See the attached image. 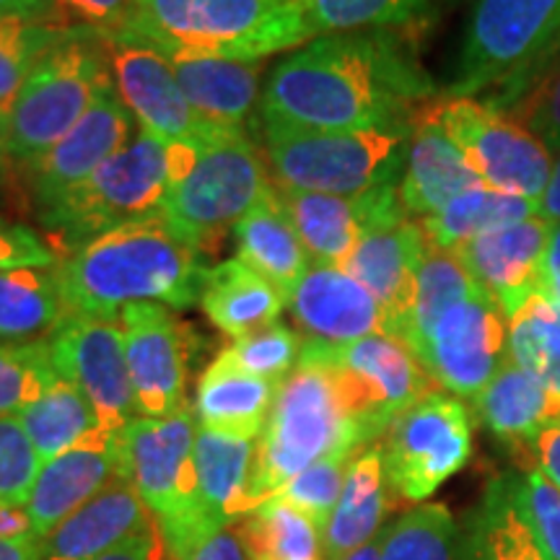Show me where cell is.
I'll return each mask as SVG.
<instances>
[{
	"mask_svg": "<svg viewBox=\"0 0 560 560\" xmlns=\"http://www.w3.org/2000/svg\"><path fill=\"white\" fill-rule=\"evenodd\" d=\"M346 560H382V550H380V537L376 540H371L369 545H363L355 552H350Z\"/></svg>",
	"mask_w": 560,
	"mask_h": 560,
	"instance_id": "57",
	"label": "cell"
},
{
	"mask_svg": "<svg viewBox=\"0 0 560 560\" xmlns=\"http://www.w3.org/2000/svg\"><path fill=\"white\" fill-rule=\"evenodd\" d=\"M429 240L416 219L376 229L361 240L346 268L382 306L387 335L402 338L418 289V270Z\"/></svg>",
	"mask_w": 560,
	"mask_h": 560,
	"instance_id": "22",
	"label": "cell"
},
{
	"mask_svg": "<svg viewBox=\"0 0 560 560\" xmlns=\"http://www.w3.org/2000/svg\"><path fill=\"white\" fill-rule=\"evenodd\" d=\"M252 465H255V441L231 439L198 425L195 472H198L202 516L213 535L249 514Z\"/></svg>",
	"mask_w": 560,
	"mask_h": 560,
	"instance_id": "30",
	"label": "cell"
},
{
	"mask_svg": "<svg viewBox=\"0 0 560 560\" xmlns=\"http://www.w3.org/2000/svg\"><path fill=\"white\" fill-rule=\"evenodd\" d=\"M107 60L117 96L138 120L140 130L151 132L164 143L200 140L219 125L202 120L187 102L172 62L164 55L143 45H122L104 39Z\"/></svg>",
	"mask_w": 560,
	"mask_h": 560,
	"instance_id": "17",
	"label": "cell"
},
{
	"mask_svg": "<svg viewBox=\"0 0 560 560\" xmlns=\"http://www.w3.org/2000/svg\"><path fill=\"white\" fill-rule=\"evenodd\" d=\"M550 234L552 223L532 215L527 221L488 231L454 255L511 319L532 296L542 293Z\"/></svg>",
	"mask_w": 560,
	"mask_h": 560,
	"instance_id": "19",
	"label": "cell"
},
{
	"mask_svg": "<svg viewBox=\"0 0 560 560\" xmlns=\"http://www.w3.org/2000/svg\"><path fill=\"white\" fill-rule=\"evenodd\" d=\"M532 452H535L537 470L560 490V420L548 423L532 439Z\"/></svg>",
	"mask_w": 560,
	"mask_h": 560,
	"instance_id": "51",
	"label": "cell"
},
{
	"mask_svg": "<svg viewBox=\"0 0 560 560\" xmlns=\"http://www.w3.org/2000/svg\"><path fill=\"white\" fill-rule=\"evenodd\" d=\"M50 9V0H0V16L39 19Z\"/></svg>",
	"mask_w": 560,
	"mask_h": 560,
	"instance_id": "56",
	"label": "cell"
},
{
	"mask_svg": "<svg viewBox=\"0 0 560 560\" xmlns=\"http://www.w3.org/2000/svg\"><path fill=\"white\" fill-rule=\"evenodd\" d=\"M202 312L234 340L276 325L289 301L268 278L242 260L210 265L200 296Z\"/></svg>",
	"mask_w": 560,
	"mask_h": 560,
	"instance_id": "31",
	"label": "cell"
},
{
	"mask_svg": "<svg viewBox=\"0 0 560 560\" xmlns=\"http://www.w3.org/2000/svg\"><path fill=\"white\" fill-rule=\"evenodd\" d=\"M542 293L550 301H560V223L552 226L548 257H545V285Z\"/></svg>",
	"mask_w": 560,
	"mask_h": 560,
	"instance_id": "55",
	"label": "cell"
},
{
	"mask_svg": "<svg viewBox=\"0 0 560 560\" xmlns=\"http://www.w3.org/2000/svg\"><path fill=\"white\" fill-rule=\"evenodd\" d=\"M73 317L58 265L0 272V340H45Z\"/></svg>",
	"mask_w": 560,
	"mask_h": 560,
	"instance_id": "32",
	"label": "cell"
},
{
	"mask_svg": "<svg viewBox=\"0 0 560 560\" xmlns=\"http://www.w3.org/2000/svg\"><path fill=\"white\" fill-rule=\"evenodd\" d=\"M55 371L96 412L100 429L117 433L138 418L120 322L73 317L47 338Z\"/></svg>",
	"mask_w": 560,
	"mask_h": 560,
	"instance_id": "15",
	"label": "cell"
},
{
	"mask_svg": "<svg viewBox=\"0 0 560 560\" xmlns=\"http://www.w3.org/2000/svg\"><path fill=\"white\" fill-rule=\"evenodd\" d=\"M187 102L202 120L244 130L260 109V62L244 60H170Z\"/></svg>",
	"mask_w": 560,
	"mask_h": 560,
	"instance_id": "28",
	"label": "cell"
},
{
	"mask_svg": "<svg viewBox=\"0 0 560 560\" xmlns=\"http://www.w3.org/2000/svg\"><path fill=\"white\" fill-rule=\"evenodd\" d=\"M475 412L495 439L509 444H532L548 423L560 420V395L522 369L514 359H503L478 397Z\"/></svg>",
	"mask_w": 560,
	"mask_h": 560,
	"instance_id": "29",
	"label": "cell"
},
{
	"mask_svg": "<svg viewBox=\"0 0 560 560\" xmlns=\"http://www.w3.org/2000/svg\"><path fill=\"white\" fill-rule=\"evenodd\" d=\"M132 122L136 120L117 96V89L109 86L60 143H55L34 164L24 166L37 213L52 208L81 182H86L104 161L120 153L136 138Z\"/></svg>",
	"mask_w": 560,
	"mask_h": 560,
	"instance_id": "18",
	"label": "cell"
},
{
	"mask_svg": "<svg viewBox=\"0 0 560 560\" xmlns=\"http://www.w3.org/2000/svg\"><path fill=\"white\" fill-rule=\"evenodd\" d=\"M537 215L542 221H548L556 226L560 223V145L552 151V172H550V182L545 187L542 198L537 200Z\"/></svg>",
	"mask_w": 560,
	"mask_h": 560,
	"instance_id": "53",
	"label": "cell"
},
{
	"mask_svg": "<svg viewBox=\"0 0 560 560\" xmlns=\"http://www.w3.org/2000/svg\"><path fill=\"white\" fill-rule=\"evenodd\" d=\"M420 366L441 389L475 400L509 353V319L480 285L412 322L402 335Z\"/></svg>",
	"mask_w": 560,
	"mask_h": 560,
	"instance_id": "10",
	"label": "cell"
},
{
	"mask_svg": "<svg viewBox=\"0 0 560 560\" xmlns=\"http://www.w3.org/2000/svg\"><path fill=\"white\" fill-rule=\"evenodd\" d=\"M115 86L104 39L66 32L42 55L5 112L9 156L30 166L60 143L94 102Z\"/></svg>",
	"mask_w": 560,
	"mask_h": 560,
	"instance_id": "9",
	"label": "cell"
},
{
	"mask_svg": "<svg viewBox=\"0 0 560 560\" xmlns=\"http://www.w3.org/2000/svg\"><path fill=\"white\" fill-rule=\"evenodd\" d=\"M9 143H5V115L0 112V172H3L5 161H9Z\"/></svg>",
	"mask_w": 560,
	"mask_h": 560,
	"instance_id": "58",
	"label": "cell"
},
{
	"mask_svg": "<svg viewBox=\"0 0 560 560\" xmlns=\"http://www.w3.org/2000/svg\"><path fill=\"white\" fill-rule=\"evenodd\" d=\"M429 109L482 187L532 202L542 198L552 172V151L540 136L509 112L475 96H436Z\"/></svg>",
	"mask_w": 560,
	"mask_h": 560,
	"instance_id": "12",
	"label": "cell"
},
{
	"mask_svg": "<svg viewBox=\"0 0 560 560\" xmlns=\"http://www.w3.org/2000/svg\"><path fill=\"white\" fill-rule=\"evenodd\" d=\"M16 418L42 462L73 450L94 431H102L86 397L66 380L55 382L37 402L21 410Z\"/></svg>",
	"mask_w": 560,
	"mask_h": 560,
	"instance_id": "35",
	"label": "cell"
},
{
	"mask_svg": "<svg viewBox=\"0 0 560 560\" xmlns=\"http://www.w3.org/2000/svg\"><path fill=\"white\" fill-rule=\"evenodd\" d=\"M312 39L301 0H136L109 42L151 47L166 60L260 62Z\"/></svg>",
	"mask_w": 560,
	"mask_h": 560,
	"instance_id": "3",
	"label": "cell"
},
{
	"mask_svg": "<svg viewBox=\"0 0 560 560\" xmlns=\"http://www.w3.org/2000/svg\"><path fill=\"white\" fill-rule=\"evenodd\" d=\"M301 350L330 369L340 400L369 446L387 433L392 420L431 395L429 371L395 335H369L346 346L304 340Z\"/></svg>",
	"mask_w": 560,
	"mask_h": 560,
	"instance_id": "11",
	"label": "cell"
},
{
	"mask_svg": "<svg viewBox=\"0 0 560 560\" xmlns=\"http://www.w3.org/2000/svg\"><path fill=\"white\" fill-rule=\"evenodd\" d=\"M136 0H50L39 16L55 32H86L102 39H115L125 30Z\"/></svg>",
	"mask_w": 560,
	"mask_h": 560,
	"instance_id": "45",
	"label": "cell"
},
{
	"mask_svg": "<svg viewBox=\"0 0 560 560\" xmlns=\"http://www.w3.org/2000/svg\"><path fill=\"white\" fill-rule=\"evenodd\" d=\"M382 454L392 490L402 501H425L470 459V412L459 397L431 392L392 420Z\"/></svg>",
	"mask_w": 560,
	"mask_h": 560,
	"instance_id": "13",
	"label": "cell"
},
{
	"mask_svg": "<svg viewBox=\"0 0 560 560\" xmlns=\"http://www.w3.org/2000/svg\"><path fill=\"white\" fill-rule=\"evenodd\" d=\"M301 348H304L301 335L293 332L291 327L278 325V322L265 330L244 335L229 346L231 355L244 371L276 384H283L285 376L296 369Z\"/></svg>",
	"mask_w": 560,
	"mask_h": 560,
	"instance_id": "43",
	"label": "cell"
},
{
	"mask_svg": "<svg viewBox=\"0 0 560 560\" xmlns=\"http://www.w3.org/2000/svg\"><path fill=\"white\" fill-rule=\"evenodd\" d=\"M516 501L552 560H560V490L537 470L516 478Z\"/></svg>",
	"mask_w": 560,
	"mask_h": 560,
	"instance_id": "47",
	"label": "cell"
},
{
	"mask_svg": "<svg viewBox=\"0 0 560 560\" xmlns=\"http://www.w3.org/2000/svg\"><path fill=\"white\" fill-rule=\"evenodd\" d=\"M231 234H234L236 260L268 278L289 301L301 278L310 272L312 257L278 198L276 182L262 195V200L242 221H236Z\"/></svg>",
	"mask_w": 560,
	"mask_h": 560,
	"instance_id": "26",
	"label": "cell"
},
{
	"mask_svg": "<svg viewBox=\"0 0 560 560\" xmlns=\"http://www.w3.org/2000/svg\"><path fill=\"white\" fill-rule=\"evenodd\" d=\"M480 179L452 143L450 136L433 120L429 104L412 117V132L405 153L400 177V200L410 219H429L450 206L462 192L478 187Z\"/></svg>",
	"mask_w": 560,
	"mask_h": 560,
	"instance_id": "23",
	"label": "cell"
},
{
	"mask_svg": "<svg viewBox=\"0 0 560 560\" xmlns=\"http://www.w3.org/2000/svg\"><path fill=\"white\" fill-rule=\"evenodd\" d=\"M198 418L190 405L170 418H132L117 431L120 480L156 516L174 560H187L213 537L200 509L195 472Z\"/></svg>",
	"mask_w": 560,
	"mask_h": 560,
	"instance_id": "6",
	"label": "cell"
},
{
	"mask_svg": "<svg viewBox=\"0 0 560 560\" xmlns=\"http://www.w3.org/2000/svg\"><path fill=\"white\" fill-rule=\"evenodd\" d=\"M240 537L249 560H325L317 524L283 499H270L249 511Z\"/></svg>",
	"mask_w": 560,
	"mask_h": 560,
	"instance_id": "36",
	"label": "cell"
},
{
	"mask_svg": "<svg viewBox=\"0 0 560 560\" xmlns=\"http://www.w3.org/2000/svg\"><path fill=\"white\" fill-rule=\"evenodd\" d=\"M166 164L170 187L161 213L200 249L234 229L272 185L268 159L247 130L215 128L200 140L166 143Z\"/></svg>",
	"mask_w": 560,
	"mask_h": 560,
	"instance_id": "5",
	"label": "cell"
},
{
	"mask_svg": "<svg viewBox=\"0 0 560 560\" xmlns=\"http://www.w3.org/2000/svg\"><path fill=\"white\" fill-rule=\"evenodd\" d=\"M560 58V16H558V21H556V26H552V32H550V37L545 39V45L540 47V52L535 55V58H532V62L527 68L522 70L520 75H516V79H511L509 83H503L501 89H495L493 91V96H488V104L490 107H495V109H506L511 102L516 100V96L522 94L524 89L529 86L532 81L537 79V75L542 73L545 68H550L552 62H556Z\"/></svg>",
	"mask_w": 560,
	"mask_h": 560,
	"instance_id": "49",
	"label": "cell"
},
{
	"mask_svg": "<svg viewBox=\"0 0 560 560\" xmlns=\"http://www.w3.org/2000/svg\"><path fill=\"white\" fill-rule=\"evenodd\" d=\"M285 310L299 325L301 340L322 346H346L369 335H387L382 306L366 285L332 265L312 262Z\"/></svg>",
	"mask_w": 560,
	"mask_h": 560,
	"instance_id": "21",
	"label": "cell"
},
{
	"mask_svg": "<svg viewBox=\"0 0 560 560\" xmlns=\"http://www.w3.org/2000/svg\"><path fill=\"white\" fill-rule=\"evenodd\" d=\"M382 560H467V537L444 503H420L380 535Z\"/></svg>",
	"mask_w": 560,
	"mask_h": 560,
	"instance_id": "37",
	"label": "cell"
},
{
	"mask_svg": "<svg viewBox=\"0 0 560 560\" xmlns=\"http://www.w3.org/2000/svg\"><path fill=\"white\" fill-rule=\"evenodd\" d=\"M3 223H5V221H3V219H0V226H3Z\"/></svg>",
	"mask_w": 560,
	"mask_h": 560,
	"instance_id": "59",
	"label": "cell"
},
{
	"mask_svg": "<svg viewBox=\"0 0 560 560\" xmlns=\"http://www.w3.org/2000/svg\"><path fill=\"white\" fill-rule=\"evenodd\" d=\"M532 215H537V202L478 185L454 198L439 213L429 215V219H418V223L433 247L457 252L488 231L527 221Z\"/></svg>",
	"mask_w": 560,
	"mask_h": 560,
	"instance_id": "34",
	"label": "cell"
},
{
	"mask_svg": "<svg viewBox=\"0 0 560 560\" xmlns=\"http://www.w3.org/2000/svg\"><path fill=\"white\" fill-rule=\"evenodd\" d=\"M153 524L156 516L136 490L115 480L45 537L42 560H94Z\"/></svg>",
	"mask_w": 560,
	"mask_h": 560,
	"instance_id": "24",
	"label": "cell"
},
{
	"mask_svg": "<svg viewBox=\"0 0 560 560\" xmlns=\"http://www.w3.org/2000/svg\"><path fill=\"white\" fill-rule=\"evenodd\" d=\"M433 94L436 83L395 30L325 34L270 70L257 117L306 130L412 128Z\"/></svg>",
	"mask_w": 560,
	"mask_h": 560,
	"instance_id": "1",
	"label": "cell"
},
{
	"mask_svg": "<svg viewBox=\"0 0 560 560\" xmlns=\"http://www.w3.org/2000/svg\"><path fill=\"white\" fill-rule=\"evenodd\" d=\"M42 459L16 416L0 418V509L26 506Z\"/></svg>",
	"mask_w": 560,
	"mask_h": 560,
	"instance_id": "44",
	"label": "cell"
},
{
	"mask_svg": "<svg viewBox=\"0 0 560 560\" xmlns=\"http://www.w3.org/2000/svg\"><path fill=\"white\" fill-rule=\"evenodd\" d=\"M58 380L47 338L0 346V418L19 416Z\"/></svg>",
	"mask_w": 560,
	"mask_h": 560,
	"instance_id": "40",
	"label": "cell"
},
{
	"mask_svg": "<svg viewBox=\"0 0 560 560\" xmlns=\"http://www.w3.org/2000/svg\"><path fill=\"white\" fill-rule=\"evenodd\" d=\"M66 32L42 19L0 16V112H9L34 66Z\"/></svg>",
	"mask_w": 560,
	"mask_h": 560,
	"instance_id": "41",
	"label": "cell"
},
{
	"mask_svg": "<svg viewBox=\"0 0 560 560\" xmlns=\"http://www.w3.org/2000/svg\"><path fill=\"white\" fill-rule=\"evenodd\" d=\"M206 255L164 213L125 223L58 262L75 317L120 319L132 304L190 310L206 285Z\"/></svg>",
	"mask_w": 560,
	"mask_h": 560,
	"instance_id": "2",
	"label": "cell"
},
{
	"mask_svg": "<svg viewBox=\"0 0 560 560\" xmlns=\"http://www.w3.org/2000/svg\"><path fill=\"white\" fill-rule=\"evenodd\" d=\"M276 185L293 190L355 195L400 182L412 128L306 130L255 117Z\"/></svg>",
	"mask_w": 560,
	"mask_h": 560,
	"instance_id": "7",
	"label": "cell"
},
{
	"mask_svg": "<svg viewBox=\"0 0 560 560\" xmlns=\"http://www.w3.org/2000/svg\"><path fill=\"white\" fill-rule=\"evenodd\" d=\"M138 416L170 418L185 408L195 332L164 304H132L120 314Z\"/></svg>",
	"mask_w": 560,
	"mask_h": 560,
	"instance_id": "16",
	"label": "cell"
},
{
	"mask_svg": "<svg viewBox=\"0 0 560 560\" xmlns=\"http://www.w3.org/2000/svg\"><path fill=\"white\" fill-rule=\"evenodd\" d=\"M58 262L55 249L47 247L37 231L19 226V223L0 226V272L19 268H52Z\"/></svg>",
	"mask_w": 560,
	"mask_h": 560,
	"instance_id": "48",
	"label": "cell"
},
{
	"mask_svg": "<svg viewBox=\"0 0 560 560\" xmlns=\"http://www.w3.org/2000/svg\"><path fill=\"white\" fill-rule=\"evenodd\" d=\"M115 480H120V452L117 433L109 431H94L73 450L42 462L24 506L32 532L45 540L58 524L86 506Z\"/></svg>",
	"mask_w": 560,
	"mask_h": 560,
	"instance_id": "20",
	"label": "cell"
},
{
	"mask_svg": "<svg viewBox=\"0 0 560 560\" xmlns=\"http://www.w3.org/2000/svg\"><path fill=\"white\" fill-rule=\"evenodd\" d=\"M353 459V452H338L314 462V465L306 467L304 472H299L289 486L280 490L276 499H283L293 509H299L301 514L310 516L322 532L327 527V522H330L335 506H338L342 486H346L348 467Z\"/></svg>",
	"mask_w": 560,
	"mask_h": 560,
	"instance_id": "42",
	"label": "cell"
},
{
	"mask_svg": "<svg viewBox=\"0 0 560 560\" xmlns=\"http://www.w3.org/2000/svg\"><path fill=\"white\" fill-rule=\"evenodd\" d=\"M389 490L382 444H371L350 462L338 506L322 529L325 560H346L350 552L380 537L389 511Z\"/></svg>",
	"mask_w": 560,
	"mask_h": 560,
	"instance_id": "27",
	"label": "cell"
},
{
	"mask_svg": "<svg viewBox=\"0 0 560 560\" xmlns=\"http://www.w3.org/2000/svg\"><path fill=\"white\" fill-rule=\"evenodd\" d=\"M558 16L560 0H478L446 96H475L516 79L540 52Z\"/></svg>",
	"mask_w": 560,
	"mask_h": 560,
	"instance_id": "14",
	"label": "cell"
},
{
	"mask_svg": "<svg viewBox=\"0 0 560 560\" xmlns=\"http://www.w3.org/2000/svg\"><path fill=\"white\" fill-rule=\"evenodd\" d=\"M467 560H552L516 501V475L490 480L467 535Z\"/></svg>",
	"mask_w": 560,
	"mask_h": 560,
	"instance_id": "33",
	"label": "cell"
},
{
	"mask_svg": "<svg viewBox=\"0 0 560 560\" xmlns=\"http://www.w3.org/2000/svg\"><path fill=\"white\" fill-rule=\"evenodd\" d=\"M503 112H509L524 128L540 136L550 151H556L560 145V58L545 68Z\"/></svg>",
	"mask_w": 560,
	"mask_h": 560,
	"instance_id": "46",
	"label": "cell"
},
{
	"mask_svg": "<svg viewBox=\"0 0 560 560\" xmlns=\"http://www.w3.org/2000/svg\"><path fill=\"white\" fill-rule=\"evenodd\" d=\"M187 560H249V556L240 532L221 529L219 535L210 537V540L202 542L200 548H195L192 556Z\"/></svg>",
	"mask_w": 560,
	"mask_h": 560,
	"instance_id": "52",
	"label": "cell"
},
{
	"mask_svg": "<svg viewBox=\"0 0 560 560\" xmlns=\"http://www.w3.org/2000/svg\"><path fill=\"white\" fill-rule=\"evenodd\" d=\"M509 359L560 395V310L545 293L509 319Z\"/></svg>",
	"mask_w": 560,
	"mask_h": 560,
	"instance_id": "39",
	"label": "cell"
},
{
	"mask_svg": "<svg viewBox=\"0 0 560 560\" xmlns=\"http://www.w3.org/2000/svg\"><path fill=\"white\" fill-rule=\"evenodd\" d=\"M366 446L340 400L330 369L301 350L296 369L278 387L268 423L255 444L249 511L276 499L314 462L338 452L359 454Z\"/></svg>",
	"mask_w": 560,
	"mask_h": 560,
	"instance_id": "4",
	"label": "cell"
},
{
	"mask_svg": "<svg viewBox=\"0 0 560 560\" xmlns=\"http://www.w3.org/2000/svg\"><path fill=\"white\" fill-rule=\"evenodd\" d=\"M312 37L369 30H402L429 21L431 0H301Z\"/></svg>",
	"mask_w": 560,
	"mask_h": 560,
	"instance_id": "38",
	"label": "cell"
},
{
	"mask_svg": "<svg viewBox=\"0 0 560 560\" xmlns=\"http://www.w3.org/2000/svg\"><path fill=\"white\" fill-rule=\"evenodd\" d=\"M94 560H174L170 552V545H166L164 532H161L159 522L153 524L151 529L140 532V535L130 537L128 542L117 545L104 552V556Z\"/></svg>",
	"mask_w": 560,
	"mask_h": 560,
	"instance_id": "50",
	"label": "cell"
},
{
	"mask_svg": "<svg viewBox=\"0 0 560 560\" xmlns=\"http://www.w3.org/2000/svg\"><path fill=\"white\" fill-rule=\"evenodd\" d=\"M170 187L166 143L138 130L120 153L96 170L75 190L42 210L39 223L58 260L73 255L125 223L151 219L164 210Z\"/></svg>",
	"mask_w": 560,
	"mask_h": 560,
	"instance_id": "8",
	"label": "cell"
},
{
	"mask_svg": "<svg viewBox=\"0 0 560 560\" xmlns=\"http://www.w3.org/2000/svg\"><path fill=\"white\" fill-rule=\"evenodd\" d=\"M42 545L37 535L0 537V560H42Z\"/></svg>",
	"mask_w": 560,
	"mask_h": 560,
	"instance_id": "54",
	"label": "cell"
},
{
	"mask_svg": "<svg viewBox=\"0 0 560 560\" xmlns=\"http://www.w3.org/2000/svg\"><path fill=\"white\" fill-rule=\"evenodd\" d=\"M278 387L276 382L244 371L226 348L202 371L192 408L195 418L200 429L255 441L268 423Z\"/></svg>",
	"mask_w": 560,
	"mask_h": 560,
	"instance_id": "25",
	"label": "cell"
}]
</instances>
